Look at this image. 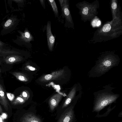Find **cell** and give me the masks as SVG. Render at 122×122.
<instances>
[{"instance_id": "cell-1", "label": "cell", "mask_w": 122, "mask_h": 122, "mask_svg": "<svg viewBox=\"0 0 122 122\" xmlns=\"http://www.w3.org/2000/svg\"><path fill=\"white\" fill-rule=\"evenodd\" d=\"M119 61V57L112 52L103 54L98 58L95 65L89 71V75L93 77L102 76L112 68L117 66Z\"/></svg>"}, {"instance_id": "cell-2", "label": "cell", "mask_w": 122, "mask_h": 122, "mask_svg": "<svg viewBox=\"0 0 122 122\" xmlns=\"http://www.w3.org/2000/svg\"><path fill=\"white\" fill-rule=\"evenodd\" d=\"M94 95L93 112L100 111L107 105L116 101L119 96V94L113 93L108 88L96 92Z\"/></svg>"}, {"instance_id": "cell-3", "label": "cell", "mask_w": 122, "mask_h": 122, "mask_svg": "<svg viewBox=\"0 0 122 122\" xmlns=\"http://www.w3.org/2000/svg\"><path fill=\"white\" fill-rule=\"evenodd\" d=\"M80 13L82 19L85 20L92 19L96 14L97 4L94 2L89 4L86 2L80 3L78 4Z\"/></svg>"}, {"instance_id": "cell-4", "label": "cell", "mask_w": 122, "mask_h": 122, "mask_svg": "<svg viewBox=\"0 0 122 122\" xmlns=\"http://www.w3.org/2000/svg\"><path fill=\"white\" fill-rule=\"evenodd\" d=\"M62 15L65 18L66 23H67L74 27L73 21L69 9L68 1L63 0V1L60 3Z\"/></svg>"}, {"instance_id": "cell-5", "label": "cell", "mask_w": 122, "mask_h": 122, "mask_svg": "<svg viewBox=\"0 0 122 122\" xmlns=\"http://www.w3.org/2000/svg\"><path fill=\"white\" fill-rule=\"evenodd\" d=\"M74 107L72 105L65 110L57 122H72L75 118Z\"/></svg>"}, {"instance_id": "cell-6", "label": "cell", "mask_w": 122, "mask_h": 122, "mask_svg": "<svg viewBox=\"0 0 122 122\" xmlns=\"http://www.w3.org/2000/svg\"><path fill=\"white\" fill-rule=\"evenodd\" d=\"M65 72L64 69L59 70L42 76L40 78L39 80L44 82L56 80L63 75Z\"/></svg>"}, {"instance_id": "cell-7", "label": "cell", "mask_w": 122, "mask_h": 122, "mask_svg": "<svg viewBox=\"0 0 122 122\" xmlns=\"http://www.w3.org/2000/svg\"><path fill=\"white\" fill-rule=\"evenodd\" d=\"M46 35L47 45L49 50L52 51L53 50L55 42V38L52 33L50 22L48 21L46 26Z\"/></svg>"}, {"instance_id": "cell-8", "label": "cell", "mask_w": 122, "mask_h": 122, "mask_svg": "<svg viewBox=\"0 0 122 122\" xmlns=\"http://www.w3.org/2000/svg\"><path fill=\"white\" fill-rule=\"evenodd\" d=\"M80 89V87L78 86V85L74 86L66 98L62 107V108L66 107L69 105L75 96L77 92Z\"/></svg>"}, {"instance_id": "cell-9", "label": "cell", "mask_w": 122, "mask_h": 122, "mask_svg": "<svg viewBox=\"0 0 122 122\" xmlns=\"http://www.w3.org/2000/svg\"><path fill=\"white\" fill-rule=\"evenodd\" d=\"M62 97V95L57 93L53 95L50 98L49 104L50 109L53 111L57 106Z\"/></svg>"}, {"instance_id": "cell-10", "label": "cell", "mask_w": 122, "mask_h": 122, "mask_svg": "<svg viewBox=\"0 0 122 122\" xmlns=\"http://www.w3.org/2000/svg\"><path fill=\"white\" fill-rule=\"evenodd\" d=\"M20 38L23 41L26 43L34 40V37L27 29H25L24 32L20 31Z\"/></svg>"}, {"instance_id": "cell-11", "label": "cell", "mask_w": 122, "mask_h": 122, "mask_svg": "<svg viewBox=\"0 0 122 122\" xmlns=\"http://www.w3.org/2000/svg\"><path fill=\"white\" fill-rule=\"evenodd\" d=\"M112 23H106L99 30V34L102 36L103 35V36H107L108 34L111 33V32L112 30Z\"/></svg>"}, {"instance_id": "cell-12", "label": "cell", "mask_w": 122, "mask_h": 122, "mask_svg": "<svg viewBox=\"0 0 122 122\" xmlns=\"http://www.w3.org/2000/svg\"><path fill=\"white\" fill-rule=\"evenodd\" d=\"M21 122H42L41 120L34 115L28 113L21 118Z\"/></svg>"}, {"instance_id": "cell-13", "label": "cell", "mask_w": 122, "mask_h": 122, "mask_svg": "<svg viewBox=\"0 0 122 122\" xmlns=\"http://www.w3.org/2000/svg\"><path fill=\"white\" fill-rule=\"evenodd\" d=\"M0 103L7 111L8 110V103L6 99L4 90L0 84Z\"/></svg>"}, {"instance_id": "cell-14", "label": "cell", "mask_w": 122, "mask_h": 122, "mask_svg": "<svg viewBox=\"0 0 122 122\" xmlns=\"http://www.w3.org/2000/svg\"><path fill=\"white\" fill-rule=\"evenodd\" d=\"M22 59V57L20 56L13 55L7 56L4 60L7 64H10L20 61Z\"/></svg>"}, {"instance_id": "cell-15", "label": "cell", "mask_w": 122, "mask_h": 122, "mask_svg": "<svg viewBox=\"0 0 122 122\" xmlns=\"http://www.w3.org/2000/svg\"><path fill=\"white\" fill-rule=\"evenodd\" d=\"M12 74L18 80L23 82H26L29 79L24 74L20 72H14Z\"/></svg>"}, {"instance_id": "cell-16", "label": "cell", "mask_w": 122, "mask_h": 122, "mask_svg": "<svg viewBox=\"0 0 122 122\" xmlns=\"http://www.w3.org/2000/svg\"><path fill=\"white\" fill-rule=\"evenodd\" d=\"M48 1H49V3L50 4L55 15L56 16H58V11L55 0H48Z\"/></svg>"}, {"instance_id": "cell-17", "label": "cell", "mask_w": 122, "mask_h": 122, "mask_svg": "<svg viewBox=\"0 0 122 122\" xmlns=\"http://www.w3.org/2000/svg\"><path fill=\"white\" fill-rule=\"evenodd\" d=\"M25 101L26 100L23 98L18 96L12 102V104L14 105L23 104L24 103Z\"/></svg>"}, {"instance_id": "cell-18", "label": "cell", "mask_w": 122, "mask_h": 122, "mask_svg": "<svg viewBox=\"0 0 122 122\" xmlns=\"http://www.w3.org/2000/svg\"><path fill=\"white\" fill-rule=\"evenodd\" d=\"M111 7L112 13L113 14V17L114 18H116V12L117 11V4L116 2L114 0L112 2Z\"/></svg>"}, {"instance_id": "cell-19", "label": "cell", "mask_w": 122, "mask_h": 122, "mask_svg": "<svg viewBox=\"0 0 122 122\" xmlns=\"http://www.w3.org/2000/svg\"><path fill=\"white\" fill-rule=\"evenodd\" d=\"M14 21L13 19L10 18L8 19L5 22L4 25V29H7L10 28L13 25Z\"/></svg>"}, {"instance_id": "cell-20", "label": "cell", "mask_w": 122, "mask_h": 122, "mask_svg": "<svg viewBox=\"0 0 122 122\" xmlns=\"http://www.w3.org/2000/svg\"><path fill=\"white\" fill-rule=\"evenodd\" d=\"M19 96L26 101L28 100L30 97V95L29 92L27 91L24 90L22 92Z\"/></svg>"}, {"instance_id": "cell-21", "label": "cell", "mask_w": 122, "mask_h": 122, "mask_svg": "<svg viewBox=\"0 0 122 122\" xmlns=\"http://www.w3.org/2000/svg\"><path fill=\"white\" fill-rule=\"evenodd\" d=\"M101 21L97 17L95 18L92 22L91 24L93 27H98L101 25Z\"/></svg>"}, {"instance_id": "cell-22", "label": "cell", "mask_w": 122, "mask_h": 122, "mask_svg": "<svg viewBox=\"0 0 122 122\" xmlns=\"http://www.w3.org/2000/svg\"><path fill=\"white\" fill-rule=\"evenodd\" d=\"M6 94L8 98L10 101L12 100L15 97H11V96H14L13 94L11 93H6Z\"/></svg>"}, {"instance_id": "cell-23", "label": "cell", "mask_w": 122, "mask_h": 122, "mask_svg": "<svg viewBox=\"0 0 122 122\" xmlns=\"http://www.w3.org/2000/svg\"><path fill=\"white\" fill-rule=\"evenodd\" d=\"M25 68L31 71H34L36 70V69L35 67L30 66H27L25 67Z\"/></svg>"}, {"instance_id": "cell-24", "label": "cell", "mask_w": 122, "mask_h": 122, "mask_svg": "<svg viewBox=\"0 0 122 122\" xmlns=\"http://www.w3.org/2000/svg\"><path fill=\"white\" fill-rule=\"evenodd\" d=\"M40 2L41 4L45 8V3L44 2V0H40Z\"/></svg>"}, {"instance_id": "cell-25", "label": "cell", "mask_w": 122, "mask_h": 122, "mask_svg": "<svg viewBox=\"0 0 122 122\" xmlns=\"http://www.w3.org/2000/svg\"><path fill=\"white\" fill-rule=\"evenodd\" d=\"M13 1H15V2H22L23 1V0H13Z\"/></svg>"}, {"instance_id": "cell-26", "label": "cell", "mask_w": 122, "mask_h": 122, "mask_svg": "<svg viewBox=\"0 0 122 122\" xmlns=\"http://www.w3.org/2000/svg\"><path fill=\"white\" fill-rule=\"evenodd\" d=\"M2 112V108L0 105V113H1Z\"/></svg>"}, {"instance_id": "cell-27", "label": "cell", "mask_w": 122, "mask_h": 122, "mask_svg": "<svg viewBox=\"0 0 122 122\" xmlns=\"http://www.w3.org/2000/svg\"><path fill=\"white\" fill-rule=\"evenodd\" d=\"M2 45L3 44L2 42L0 41V46H2Z\"/></svg>"}, {"instance_id": "cell-28", "label": "cell", "mask_w": 122, "mask_h": 122, "mask_svg": "<svg viewBox=\"0 0 122 122\" xmlns=\"http://www.w3.org/2000/svg\"><path fill=\"white\" fill-rule=\"evenodd\" d=\"M0 72H1V71H0Z\"/></svg>"}, {"instance_id": "cell-29", "label": "cell", "mask_w": 122, "mask_h": 122, "mask_svg": "<svg viewBox=\"0 0 122 122\" xmlns=\"http://www.w3.org/2000/svg\"></svg>"}, {"instance_id": "cell-30", "label": "cell", "mask_w": 122, "mask_h": 122, "mask_svg": "<svg viewBox=\"0 0 122 122\" xmlns=\"http://www.w3.org/2000/svg\"></svg>"}]
</instances>
